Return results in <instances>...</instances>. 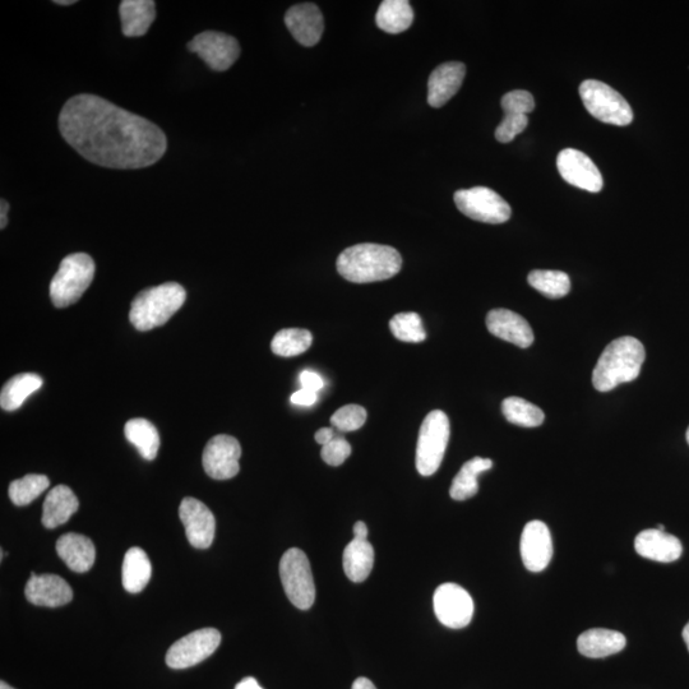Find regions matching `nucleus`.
Masks as SVG:
<instances>
[{
	"label": "nucleus",
	"instance_id": "obj_35",
	"mask_svg": "<svg viewBox=\"0 0 689 689\" xmlns=\"http://www.w3.org/2000/svg\"><path fill=\"white\" fill-rule=\"evenodd\" d=\"M49 485L48 476L29 474L9 485V498L18 507L27 506L40 497L49 488Z\"/></svg>",
	"mask_w": 689,
	"mask_h": 689
},
{
	"label": "nucleus",
	"instance_id": "obj_44",
	"mask_svg": "<svg viewBox=\"0 0 689 689\" xmlns=\"http://www.w3.org/2000/svg\"><path fill=\"white\" fill-rule=\"evenodd\" d=\"M368 527L363 521L356 522L354 526V539L367 540Z\"/></svg>",
	"mask_w": 689,
	"mask_h": 689
},
{
	"label": "nucleus",
	"instance_id": "obj_46",
	"mask_svg": "<svg viewBox=\"0 0 689 689\" xmlns=\"http://www.w3.org/2000/svg\"><path fill=\"white\" fill-rule=\"evenodd\" d=\"M9 203L6 200L0 201V228H6L8 224Z\"/></svg>",
	"mask_w": 689,
	"mask_h": 689
},
{
	"label": "nucleus",
	"instance_id": "obj_25",
	"mask_svg": "<svg viewBox=\"0 0 689 689\" xmlns=\"http://www.w3.org/2000/svg\"><path fill=\"white\" fill-rule=\"evenodd\" d=\"M80 502L76 494L67 485H58L48 493L43 506V525L46 529H55L66 524L78 511Z\"/></svg>",
	"mask_w": 689,
	"mask_h": 689
},
{
	"label": "nucleus",
	"instance_id": "obj_4",
	"mask_svg": "<svg viewBox=\"0 0 689 689\" xmlns=\"http://www.w3.org/2000/svg\"><path fill=\"white\" fill-rule=\"evenodd\" d=\"M186 298V290L177 282L143 290L133 299L129 319L138 331L154 330L164 326L183 307Z\"/></svg>",
	"mask_w": 689,
	"mask_h": 689
},
{
	"label": "nucleus",
	"instance_id": "obj_6",
	"mask_svg": "<svg viewBox=\"0 0 689 689\" xmlns=\"http://www.w3.org/2000/svg\"><path fill=\"white\" fill-rule=\"evenodd\" d=\"M450 433V420L443 411L434 410L424 419L416 447V469L420 475L437 473L445 457Z\"/></svg>",
	"mask_w": 689,
	"mask_h": 689
},
{
	"label": "nucleus",
	"instance_id": "obj_14",
	"mask_svg": "<svg viewBox=\"0 0 689 689\" xmlns=\"http://www.w3.org/2000/svg\"><path fill=\"white\" fill-rule=\"evenodd\" d=\"M557 166L561 177L573 187L591 193H599L604 187L598 166L584 152L575 149L559 152Z\"/></svg>",
	"mask_w": 689,
	"mask_h": 689
},
{
	"label": "nucleus",
	"instance_id": "obj_7",
	"mask_svg": "<svg viewBox=\"0 0 689 689\" xmlns=\"http://www.w3.org/2000/svg\"><path fill=\"white\" fill-rule=\"evenodd\" d=\"M580 96L587 112L600 122L626 127L633 122L628 101L607 83L587 80L581 83Z\"/></svg>",
	"mask_w": 689,
	"mask_h": 689
},
{
	"label": "nucleus",
	"instance_id": "obj_30",
	"mask_svg": "<svg viewBox=\"0 0 689 689\" xmlns=\"http://www.w3.org/2000/svg\"><path fill=\"white\" fill-rule=\"evenodd\" d=\"M492 467L493 461L482 459V457H474V459L467 461L453 479L450 489L452 499L466 501V499L476 496L479 492V475L492 469Z\"/></svg>",
	"mask_w": 689,
	"mask_h": 689
},
{
	"label": "nucleus",
	"instance_id": "obj_33",
	"mask_svg": "<svg viewBox=\"0 0 689 689\" xmlns=\"http://www.w3.org/2000/svg\"><path fill=\"white\" fill-rule=\"evenodd\" d=\"M527 281L531 288L549 299L566 297L571 290L570 276L562 271L534 270L530 272Z\"/></svg>",
	"mask_w": 689,
	"mask_h": 689
},
{
	"label": "nucleus",
	"instance_id": "obj_47",
	"mask_svg": "<svg viewBox=\"0 0 689 689\" xmlns=\"http://www.w3.org/2000/svg\"><path fill=\"white\" fill-rule=\"evenodd\" d=\"M351 689H377L368 678H358Z\"/></svg>",
	"mask_w": 689,
	"mask_h": 689
},
{
	"label": "nucleus",
	"instance_id": "obj_11",
	"mask_svg": "<svg viewBox=\"0 0 689 689\" xmlns=\"http://www.w3.org/2000/svg\"><path fill=\"white\" fill-rule=\"evenodd\" d=\"M433 605L438 621L452 630L469 626L473 619V598L460 585L448 582L439 586L434 593Z\"/></svg>",
	"mask_w": 689,
	"mask_h": 689
},
{
	"label": "nucleus",
	"instance_id": "obj_17",
	"mask_svg": "<svg viewBox=\"0 0 689 689\" xmlns=\"http://www.w3.org/2000/svg\"><path fill=\"white\" fill-rule=\"evenodd\" d=\"M286 27L300 45H317L325 31V20L316 4L302 3L291 7L285 15Z\"/></svg>",
	"mask_w": 689,
	"mask_h": 689
},
{
	"label": "nucleus",
	"instance_id": "obj_13",
	"mask_svg": "<svg viewBox=\"0 0 689 689\" xmlns=\"http://www.w3.org/2000/svg\"><path fill=\"white\" fill-rule=\"evenodd\" d=\"M240 456H242V447L238 439L219 434L208 441L203 451V469L212 479H233L240 470Z\"/></svg>",
	"mask_w": 689,
	"mask_h": 689
},
{
	"label": "nucleus",
	"instance_id": "obj_41",
	"mask_svg": "<svg viewBox=\"0 0 689 689\" xmlns=\"http://www.w3.org/2000/svg\"><path fill=\"white\" fill-rule=\"evenodd\" d=\"M300 385L304 390H309L318 393L325 387V381L316 372L304 371L300 374Z\"/></svg>",
	"mask_w": 689,
	"mask_h": 689
},
{
	"label": "nucleus",
	"instance_id": "obj_34",
	"mask_svg": "<svg viewBox=\"0 0 689 689\" xmlns=\"http://www.w3.org/2000/svg\"><path fill=\"white\" fill-rule=\"evenodd\" d=\"M313 336L308 330L302 328H286L277 332L271 342V350L274 354L291 358L305 353L311 348Z\"/></svg>",
	"mask_w": 689,
	"mask_h": 689
},
{
	"label": "nucleus",
	"instance_id": "obj_3",
	"mask_svg": "<svg viewBox=\"0 0 689 689\" xmlns=\"http://www.w3.org/2000/svg\"><path fill=\"white\" fill-rule=\"evenodd\" d=\"M645 358L644 345L635 337L624 336L610 342L594 369V387L599 392H609L623 383L635 381Z\"/></svg>",
	"mask_w": 689,
	"mask_h": 689
},
{
	"label": "nucleus",
	"instance_id": "obj_19",
	"mask_svg": "<svg viewBox=\"0 0 689 689\" xmlns=\"http://www.w3.org/2000/svg\"><path fill=\"white\" fill-rule=\"evenodd\" d=\"M487 328L498 339L510 342L521 349L529 348L534 342L533 328L524 317L508 309H493L487 316Z\"/></svg>",
	"mask_w": 689,
	"mask_h": 689
},
{
	"label": "nucleus",
	"instance_id": "obj_49",
	"mask_svg": "<svg viewBox=\"0 0 689 689\" xmlns=\"http://www.w3.org/2000/svg\"><path fill=\"white\" fill-rule=\"evenodd\" d=\"M682 636H683L684 642H686V645H687L688 651H689V622L687 623V626L684 627Z\"/></svg>",
	"mask_w": 689,
	"mask_h": 689
},
{
	"label": "nucleus",
	"instance_id": "obj_5",
	"mask_svg": "<svg viewBox=\"0 0 689 689\" xmlns=\"http://www.w3.org/2000/svg\"><path fill=\"white\" fill-rule=\"evenodd\" d=\"M95 262L86 253H73L60 263L50 282V298L57 308H67L81 299L95 276Z\"/></svg>",
	"mask_w": 689,
	"mask_h": 689
},
{
	"label": "nucleus",
	"instance_id": "obj_43",
	"mask_svg": "<svg viewBox=\"0 0 689 689\" xmlns=\"http://www.w3.org/2000/svg\"><path fill=\"white\" fill-rule=\"evenodd\" d=\"M336 432L332 428H322L319 429L318 432L316 433V442L319 443V445L326 446L328 443L332 441L336 437Z\"/></svg>",
	"mask_w": 689,
	"mask_h": 689
},
{
	"label": "nucleus",
	"instance_id": "obj_2",
	"mask_svg": "<svg viewBox=\"0 0 689 689\" xmlns=\"http://www.w3.org/2000/svg\"><path fill=\"white\" fill-rule=\"evenodd\" d=\"M337 271L355 284L385 281L399 274L401 254L388 245L364 243L345 249L337 258Z\"/></svg>",
	"mask_w": 689,
	"mask_h": 689
},
{
	"label": "nucleus",
	"instance_id": "obj_18",
	"mask_svg": "<svg viewBox=\"0 0 689 689\" xmlns=\"http://www.w3.org/2000/svg\"><path fill=\"white\" fill-rule=\"evenodd\" d=\"M26 599L38 607L58 608L71 603L72 587L57 575H36L31 573L25 587Z\"/></svg>",
	"mask_w": 689,
	"mask_h": 689
},
{
	"label": "nucleus",
	"instance_id": "obj_38",
	"mask_svg": "<svg viewBox=\"0 0 689 689\" xmlns=\"http://www.w3.org/2000/svg\"><path fill=\"white\" fill-rule=\"evenodd\" d=\"M501 104L504 114L529 115L535 109L533 95L524 90L508 92L502 97Z\"/></svg>",
	"mask_w": 689,
	"mask_h": 689
},
{
	"label": "nucleus",
	"instance_id": "obj_37",
	"mask_svg": "<svg viewBox=\"0 0 689 689\" xmlns=\"http://www.w3.org/2000/svg\"><path fill=\"white\" fill-rule=\"evenodd\" d=\"M367 422V410L360 405H346L336 411L331 418V424L341 433L354 432Z\"/></svg>",
	"mask_w": 689,
	"mask_h": 689
},
{
	"label": "nucleus",
	"instance_id": "obj_36",
	"mask_svg": "<svg viewBox=\"0 0 689 689\" xmlns=\"http://www.w3.org/2000/svg\"><path fill=\"white\" fill-rule=\"evenodd\" d=\"M390 330L397 340L404 342L418 344L427 339L422 318L414 312L396 314L390 321Z\"/></svg>",
	"mask_w": 689,
	"mask_h": 689
},
{
	"label": "nucleus",
	"instance_id": "obj_9",
	"mask_svg": "<svg viewBox=\"0 0 689 689\" xmlns=\"http://www.w3.org/2000/svg\"><path fill=\"white\" fill-rule=\"evenodd\" d=\"M455 203L462 214L480 223L503 224L512 215L506 200L487 187L460 189L455 193Z\"/></svg>",
	"mask_w": 689,
	"mask_h": 689
},
{
	"label": "nucleus",
	"instance_id": "obj_31",
	"mask_svg": "<svg viewBox=\"0 0 689 689\" xmlns=\"http://www.w3.org/2000/svg\"><path fill=\"white\" fill-rule=\"evenodd\" d=\"M128 442L136 446L145 460H155L160 448L159 432L154 424L147 419L137 418L129 420L124 428Z\"/></svg>",
	"mask_w": 689,
	"mask_h": 689
},
{
	"label": "nucleus",
	"instance_id": "obj_1",
	"mask_svg": "<svg viewBox=\"0 0 689 689\" xmlns=\"http://www.w3.org/2000/svg\"><path fill=\"white\" fill-rule=\"evenodd\" d=\"M59 131L87 161L109 169L147 168L168 149L165 133L156 124L89 94L67 101L59 115Z\"/></svg>",
	"mask_w": 689,
	"mask_h": 689
},
{
	"label": "nucleus",
	"instance_id": "obj_28",
	"mask_svg": "<svg viewBox=\"0 0 689 689\" xmlns=\"http://www.w3.org/2000/svg\"><path fill=\"white\" fill-rule=\"evenodd\" d=\"M414 22V11L408 0H385L378 8L376 23L387 34H401Z\"/></svg>",
	"mask_w": 689,
	"mask_h": 689
},
{
	"label": "nucleus",
	"instance_id": "obj_39",
	"mask_svg": "<svg viewBox=\"0 0 689 689\" xmlns=\"http://www.w3.org/2000/svg\"><path fill=\"white\" fill-rule=\"evenodd\" d=\"M529 126L527 115L504 114V118L496 129L498 142L510 143Z\"/></svg>",
	"mask_w": 689,
	"mask_h": 689
},
{
	"label": "nucleus",
	"instance_id": "obj_45",
	"mask_svg": "<svg viewBox=\"0 0 689 689\" xmlns=\"http://www.w3.org/2000/svg\"><path fill=\"white\" fill-rule=\"evenodd\" d=\"M235 689H263L260 684L256 681V678L253 677H247L244 678L243 681H240L237 684V687Z\"/></svg>",
	"mask_w": 689,
	"mask_h": 689
},
{
	"label": "nucleus",
	"instance_id": "obj_27",
	"mask_svg": "<svg viewBox=\"0 0 689 689\" xmlns=\"http://www.w3.org/2000/svg\"><path fill=\"white\" fill-rule=\"evenodd\" d=\"M344 571L349 580L363 582L367 580L374 566V549L368 540L354 539L344 550L342 557Z\"/></svg>",
	"mask_w": 689,
	"mask_h": 689
},
{
	"label": "nucleus",
	"instance_id": "obj_52",
	"mask_svg": "<svg viewBox=\"0 0 689 689\" xmlns=\"http://www.w3.org/2000/svg\"><path fill=\"white\" fill-rule=\"evenodd\" d=\"M686 438H687V442H688V445H689V428H688V430H687V436H686Z\"/></svg>",
	"mask_w": 689,
	"mask_h": 689
},
{
	"label": "nucleus",
	"instance_id": "obj_16",
	"mask_svg": "<svg viewBox=\"0 0 689 689\" xmlns=\"http://www.w3.org/2000/svg\"><path fill=\"white\" fill-rule=\"evenodd\" d=\"M520 548L527 570L544 571L553 557V541L548 526L543 521H530L522 531Z\"/></svg>",
	"mask_w": 689,
	"mask_h": 689
},
{
	"label": "nucleus",
	"instance_id": "obj_20",
	"mask_svg": "<svg viewBox=\"0 0 689 689\" xmlns=\"http://www.w3.org/2000/svg\"><path fill=\"white\" fill-rule=\"evenodd\" d=\"M466 75L464 63L448 62L434 69L428 81V104L442 108L459 92Z\"/></svg>",
	"mask_w": 689,
	"mask_h": 689
},
{
	"label": "nucleus",
	"instance_id": "obj_24",
	"mask_svg": "<svg viewBox=\"0 0 689 689\" xmlns=\"http://www.w3.org/2000/svg\"><path fill=\"white\" fill-rule=\"evenodd\" d=\"M122 31L127 38H141L149 32L156 18V3L152 0H123L119 6Z\"/></svg>",
	"mask_w": 689,
	"mask_h": 689
},
{
	"label": "nucleus",
	"instance_id": "obj_50",
	"mask_svg": "<svg viewBox=\"0 0 689 689\" xmlns=\"http://www.w3.org/2000/svg\"><path fill=\"white\" fill-rule=\"evenodd\" d=\"M0 689H15V688H12L11 686H9V684L2 681V682H0Z\"/></svg>",
	"mask_w": 689,
	"mask_h": 689
},
{
	"label": "nucleus",
	"instance_id": "obj_48",
	"mask_svg": "<svg viewBox=\"0 0 689 689\" xmlns=\"http://www.w3.org/2000/svg\"><path fill=\"white\" fill-rule=\"evenodd\" d=\"M57 4V6H72V4H76V0H55L54 2Z\"/></svg>",
	"mask_w": 689,
	"mask_h": 689
},
{
	"label": "nucleus",
	"instance_id": "obj_40",
	"mask_svg": "<svg viewBox=\"0 0 689 689\" xmlns=\"http://www.w3.org/2000/svg\"><path fill=\"white\" fill-rule=\"evenodd\" d=\"M351 455V446L348 441L339 434L332 439L328 445L322 447V460L330 466H340L349 459Z\"/></svg>",
	"mask_w": 689,
	"mask_h": 689
},
{
	"label": "nucleus",
	"instance_id": "obj_23",
	"mask_svg": "<svg viewBox=\"0 0 689 689\" xmlns=\"http://www.w3.org/2000/svg\"><path fill=\"white\" fill-rule=\"evenodd\" d=\"M627 645L626 636L621 632L594 628L589 630L577 640V649L586 658L601 659L618 654Z\"/></svg>",
	"mask_w": 689,
	"mask_h": 689
},
{
	"label": "nucleus",
	"instance_id": "obj_26",
	"mask_svg": "<svg viewBox=\"0 0 689 689\" xmlns=\"http://www.w3.org/2000/svg\"><path fill=\"white\" fill-rule=\"evenodd\" d=\"M152 567L149 556L141 548H131L124 556L122 582L131 594L141 593L151 580Z\"/></svg>",
	"mask_w": 689,
	"mask_h": 689
},
{
	"label": "nucleus",
	"instance_id": "obj_22",
	"mask_svg": "<svg viewBox=\"0 0 689 689\" xmlns=\"http://www.w3.org/2000/svg\"><path fill=\"white\" fill-rule=\"evenodd\" d=\"M55 549H57L59 558L73 572L85 573L94 566L95 545L85 535L69 533L60 536Z\"/></svg>",
	"mask_w": 689,
	"mask_h": 689
},
{
	"label": "nucleus",
	"instance_id": "obj_8",
	"mask_svg": "<svg viewBox=\"0 0 689 689\" xmlns=\"http://www.w3.org/2000/svg\"><path fill=\"white\" fill-rule=\"evenodd\" d=\"M280 577L291 604L300 610L311 609L316 600V586L311 563L303 550H286L280 561Z\"/></svg>",
	"mask_w": 689,
	"mask_h": 689
},
{
	"label": "nucleus",
	"instance_id": "obj_15",
	"mask_svg": "<svg viewBox=\"0 0 689 689\" xmlns=\"http://www.w3.org/2000/svg\"><path fill=\"white\" fill-rule=\"evenodd\" d=\"M179 517L186 527L189 543L196 549L210 548L214 543L216 520L210 508L196 498H184L179 507Z\"/></svg>",
	"mask_w": 689,
	"mask_h": 689
},
{
	"label": "nucleus",
	"instance_id": "obj_51",
	"mask_svg": "<svg viewBox=\"0 0 689 689\" xmlns=\"http://www.w3.org/2000/svg\"><path fill=\"white\" fill-rule=\"evenodd\" d=\"M658 530H660V531H665V526H664V525H659V526H658Z\"/></svg>",
	"mask_w": 689,
	"mask_h": 689
},
{
	"label": "nucleus",
	"instance_id": "obj_29",
	"mask_svg": "<svg viewBox=\"0 0 689 689\" xmlns=\"http://www.w3.org/2000/svg\"><path fill=\"white\" fill-rule=\"evenodd\" d=\"M43 386V378L36 373H22L9 379L0 393V406L6 411L20 409L23 402L40 390Z\"/></svg>",
	"mask_w": 689,
	"mask_h": 689
},
{
	"label": "nucleus",
	"instance_id": "obj_10",
	"mask_svg": "<svg viewBox=\"0 0 689 689\" xmlns=\"http://www.w3.org/2000/svg\"><path fill=\"white\" fill-rule=\"evenodd\" d=\"M221 644V633L215 628H202L174 642L166 654L171 669H187L210 658Z\"/></svg>",
	"mask_w": 689,
	"mask_h": 689
},
{
	"label": "nucleus",
	"instance_id": "obj_12",
	"mask_svg": "<svg viewBox=\"0 0 689 689\" xmlns=\"http://www.w3.org/2000/svg\"><path fill=\"white\" fill-rule=\"evenodd\" d=\"M189 52L200 55L208 67L217 72L228 71L240 55L238 40L223 32L206 31L194 36Z\"/></svg>",
	"mask_w": 689,
	"mask_h": 689
},
{
	"label": "nucleus",
	"instance_id": "obj_32",
	"mask_svg": "<svg viewBox=\"0 0 689 689\" xmlns=\"http://www.w3.org/2000/svg\"><path fill=\"white\" fill-rule=\"evenodd\" d=\"M502 413L508 422L524 428L540 427L544 423V411L521 397H508L502 402Z\"/></svg>",
	"mask_w": 689,
	"mask_h": 689
},
{
	"label": "nucleus",
	"instance_id": "obj_42",
	"mask_svg": "<svg viewBox=\"0 0 689 689\" xmlns=\"http://www.w3.org/2000/svg\"><path fill=\"white\" fill-rule=\"evenodd\" d=\"M317 399L318 393L304 390V388H300L299 391L293 393V396H291V402L298 406H312L316 404Z\"/></svg>",
	"mask_w": 689,
	"mask_h": 689
},
{
	"label": "nucleus",
	"instance_id": "obj_21",
	"mask_svg": "<svg viewBox=\"0 0 689 689\" xmlns=\"http://www.w3.org/2000/svg\"><path fill=\"white\" fill-rule=\"evenodd\" d=\"M635 549L641 557L661 563L678 561L683 553L681 540L658 529L641 531L636 536Z\"/></svg>",
	"mask_w": 689,
	"mask_h": 689
}]
</instances>
